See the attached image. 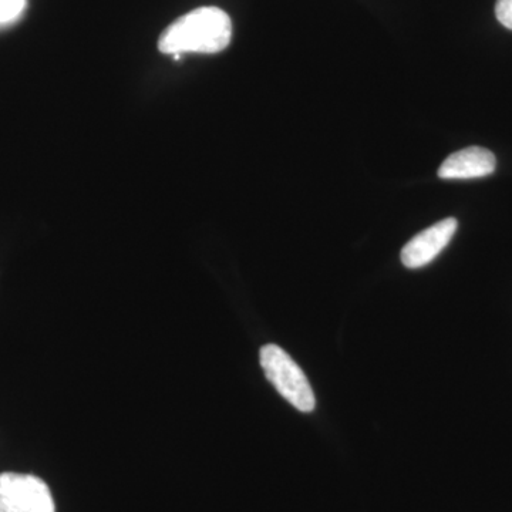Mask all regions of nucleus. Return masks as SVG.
Masks as SVG:
<instances>
[{
    "label": "nucleus",
    "mask_w": 512,
    "mask_h": 512,
    "mask_svg": "<svg viewBox=\"0 0 512 512\" xmlns=\"http://www.w3.org/2000/svg\"><path fill=\"white\" fill-rule=\"evenodd\" d=\"M232 22L224 10L207 6L175 20L158 40L164 55L183 53H220L231 43Z\"/></svg>",
    "instance_id": "nucleus-1"
},
{
    "label": "nucleus",
    "mask_w": 512,
    "mask_h": 512,
    "mask_svg": "<svg viewBox=\"0 0 512 512\" xmlns=\"http://www.w3.org/2000/svg\"><path fill=\"white\" fill-rule=\"evenodd\" d=\"M261 366L266 379L269 380L278 393L302 413H311L316 406L308 377L298 363L284 349L276 345H265L259 353Z\"/></svg>",
    "instance_id": "nucleus-2"
},
{
    "label": "nucleus",
    "mask_w": 512,
    "mask_h": 512,
    "mask_svg": "<svg viewBox=\"0 0 512 512\" xmlns=\"http://www.w3.org/2000/svg\"><path fill=\"white\" fill-rule=\"evenodd\" d=\"M0 512H56L49 485L32 474H0Z\"/></svg>",
    "instance_id": "nucleus-3"
},
{
    "label": "nucleus",
    "mask_w": 512,
    "mask_h": 512,
    "mask_svg": "<svg viewBox=\"0 0 512 512\" xmlns=\"http://www.w3.org/2000/svg\"><path fill=\"white\" fill-rule=\"evenodd\" d=\"M458 228L456 218H446L424 229L404 245L402 262L406 268L419 269L429 265L450 244Z\"/></svg>",
    "instance_id": "nucleus-4"
},
{
    "label": "nucleus",
    "mask_w": 512,
    "mask_h": 512,
    "mask_svg": "<svg viewBox=\"0 0 512 512\" xmlns=\"http://www.w3.org/2000/svg\"><path fill=\"white\" fill-rule=\"evenodd\" d=\"M497 160L490 150L483 147H467L448 156L439 168L441 180H473L491 175Z\"/></svg>",
    "instance_id": "nucleus-5"
},
{
    "label": "nucleus",
    "mask_w": 512,
    "mask_h": 512,
    "mask_svg": "<svg viewBox=\"0 0 512 512\" xmlns=\"http://www.w3.org/2000/svg\"><path fill=\"white\" fill-rule=\"evenodd\" d=\"M495 16L504 28L512 30V0H497Z\"/></svg>",
    "instance_id": "nucleus-6"
},
{
    "label": "nucleus",
    "mask_w": 512,
    "mask_h": 512,
    "mask_svg": "<svg viewBox=\"0 0 512 512\" xmlns=\"http://www.w3.org/2000/svg\"><path fill=\"white\" fill-rule=\"evenodd\" d=\"M25 0H0V22L15 18L22 10Z\"/></svg>",
    "instance_id": "nucleus-7"
}]
</instances>
